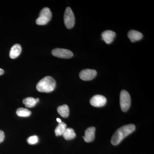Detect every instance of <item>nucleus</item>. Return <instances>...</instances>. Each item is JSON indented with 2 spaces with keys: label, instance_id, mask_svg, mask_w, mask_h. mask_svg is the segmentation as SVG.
Returning <instances> with one entry per match:
<instances>
[{
  "label": "nucleus",
  "instance_id": "obj_1",
  "mask_svg": "<svg viewBox=\"0 0 154 154\" xmlns=\"http://www.w3.org/2000/svg\"><path fill=\"white\" fill-rule=\"evenodd\" d=\"M135 128V126L132 124L126 125L119 128L111 138V143L115 146L119 144L125 138L134 131Z\"/></svg>",
  "mask_w": 154,
  "mask_h": 154
},
{
  "label": "nucleus",
  "instance_id": "obj_2",
  "mask_svg": "<svg viewBox=\"0 0 154 154\" xmlns=\"http://www.w3.org/2000/svg\"><path fill=\"white\" fill-rule=\"evenodd\" d=\"M55 80L51 76H46L40 80L36 85V89L40 92L50 93L55 89Z\"/></svg>",
  "mask_w": 154,
  "mask_h": 154
},
{
  "label": "nucleus",
  "instance_id": "obj_3",
  "mask_svg": "<svg viewBox=\"0 0 154 154\" xmlns=\"http://www.w3.org/2000/svg\"><path fill=\"white\" fill-rule=\"evenodd\" d=\"M52 17V13L49 8H45L40 11L39 17L36 19V23L39 25H46L50 21Z\"/></svg>",
  "mask_w": 154,
  "mask_h": 154
},
{
  "label": "nucleus",
  "instance_id": "obj_4",
  "mask_svg": "<svg viewBox=\"0 0 154 154\" xmlns=\"http://www.w3.org/2000/svg\"><path fill=\"white\" fill-rule=\"evenodd\" d=\"M131 100L129 93L125 90L121 91L120 94V105L121 110L126 112L131 106Z\"/></svg>",
  "mask_w": 154,
  "mask_h": 154
},
{
  "label": "nucleus",
  "instance_id": "obj_5",
  "mask_svg": "<svg viewBox=\"0 0 154 154\" xmlns=\"http://www.w3.org/2000/svg\"><path fill=\"white\" fill-rule=\"evenodd\" d=\"M64 22L66 27L68 29H71L75 25V18L74 14L72 9L68 7L66 9L64 15Z\"/></svg>",
  "mask_w": 154,
  "mask_h": 154
},
{
  "label": "nucleus",
  "instance_id": "obj_6",
  "mask_svg": "<svg viewBox=\"0 0 154 154\" xmlns=\"http://www.w3.org/2000/svg\"><path fill=\"white\" fill-rule=\"evenodd\" d=\"M52 54L56 57L61 58H70L73 56V54L71 51L60 48H56L53 50Z\"/></svg>",
  "mask_w": 154,
  "mask_h": 154
},
{
  "label": "nucleus",
  "instance_id": "obj_7",
  "mask_svg": "<svg viewBox=\"0 0 154 154\" xmlns=\"http://www.w3.org/2000/svg\"><path fill=\"white\" fill-rule=\"evenodd\" d=\"M97 75V72L95 70L85 69L80 72V79L83 81H90L93 79Z\"/></svg>",
  "mask_w": 154,
  "mask_h": 154
},
{
  "label": "nucleus",
  "instance_id": "obj_8",
  "mask_svg": "<svg viewBox=\"0 0 154 154\" xmlns=\"http://www.w3.org/2000/svg\"><path fill=\"white\" fill-rule=\"evenodd\" d=\"M107 102V99L105 96L100 95H96L93 96L90 100V103L92 106L100 107L104 106Z\"/></svg>",
  "mask_w": 154,
  "mask_h": 154
},
{
  "label": "nucleus",
  "instance_id": "obj_9",
  "mask_svg": "<svg viewBox=\"0 0 154 154\" xmlns=\"http://www.w3.org/2000/svg\"><path fill=\"white\" fill-rule=\"evenodd\" d=\"M115 36L116 33L112 30H105L102 33V39L107 44H110L113 41Z\"/></svg>",
  "mask_w": 154,
  "mask_h": 154
},
{
  "label": "nucleus",
  "instance_id": "obj_10",
  "mask_svg": "<svg viewBox=\"0 0 154 154\" xmlns=\"http://www.w3.org/2000/svg\"><path fill=\"white\" fill-rule=\"evenodd\" d=\"M96 128L94 127L88 128L85 131V136L83 137L85 141L87 143L93 141L95 139V133Z\"/></svg>",
  "mask_w": 154,
  "mask_h": 154
},
{
  "label": "nucleus",
  "instance_id": "obj_11",
  "mask_svg": "<svg viewBox=\"0 0 154 154\" xmlns=\"http://www.w3.org/2000/svg\"><path fill=\"white\" fill-rule=\"evenodd\" d=\"M128 38L132 42L140 40L143 37L142 33L135 30H131L128 34Z\"/></svg>",
  "mask_w": 154,
  "mask_h": 154
},
{
  "label": "nucleus",
  "instance_id": "obj_12",
  "mask_svg": "<svg viewBox=\"0 0 154 154\" xmlns=\"http://www.w3.org/2000/svg\"><path fill=\"white\" fill-rule=\"evenodd\" d=\"M22 51V47L19 44H16L11 48L10 57L11 59H15L18 57Z\"/></svg>",
  "mask_w": 154,
  "mask_h": 154
},
{
  "label": "nucleus",
  "instance_id": "obj_13",
  "mask_svg": "<svg viewBox=\"0 0 154 154\" xmlns=\"http://www.w3.org/2000/svg\"><path fill=\"white\" fill-rule=\"evenodd\" d=\"M39 100L38 98L35 99L33 97H28L23 99V103L26 107L32 108L36 105V103L39 102Z\"/></svg>",
  "mask_w": 154,
  "mask_h": 154
},
{
  "label": "nucleus",
  "instance_id": "obj_14",
  "mask_svg": "<svg viewBox=\"0 0 154 154\" xmlns=\"http://www.w3.org/2000/svg\"><path fill=\"white\" fill-rule=\"evenodd\" d=\"M57 110L58 113L63 117L67 118L68 117L69 114V109L67 105H63L59 106Z\"/></svg>",
  "mask_w": 154,
  "mask_h": 154
},
{
  "label": "nucleus",
  "instance_id": "obj_15",
  "mask_svg": "<svg viewBox=\"0 0 154 154\" xmlns=\"http://www.w3.org/2000/svg\"><path fill=\"white\" fill-rule=\"evenodd\" d=\"M63 136L66 140H71L75 137L76 134L72 128H66Z\"/></svg>",
  "mask_w": 154,
  "mask_h": 154
},
{
  "label": "nucleus",
  "instance_id": "obj_16",
  "mask_svg": "<svg viewBox=\"0 0 154 154\" xmlns=\"http://www.w3.org/2000/svg\"><path fill=\"white\" fill-rule=\"evenodd\" d=\"M66 128V125L63 122L59 123L55 129V133L57 136L63 135Z\"/></svg>",
  "mask_w": 154,
  "mask_h": 154
},
{
  "label": "nucleus",
  "instance_id": "obj_17",
  "mask_svg": "<svg viewBox=\"0 0 154 154\" xmlns=\"http://www.w3.org/2000/svg\"><path fill=\"white\" fill-rule=\"evenodd\" d=\"M17 115L21 117H28L31 114V111L27 108L20 107L17 110Z\"/></svg>",
  "mask_w": 154,
  "mask_h": 154
},
{
  "label": "nucleus",
  "instance_id": "obj_18",
  "mask_svg": "<svg viewBox=\"0 0 154 154\" xmlns=\"http://www.w3.org/2000/svg\"><path fill=\"white\" fill-rule=\"evenodd\" d=\"M38 141V138L37 136L34 135L30 137L27 139V142L30 145L35 144L37 143Z\"/></svg>",
  "mask_w": 154,
  "mask_h": 154
},
{
  "label": "nucleus",
  "instance_id": "obj_19",
  "mask_svg": "<svg viewBox=\"0 0 154 154\" xmlns=\"http://www.w3.org/2000/svg\"><path fill=\"white\" fill-rule=\"evenodd\" d=\"M5 137V133L2 131L0 130V143L4 141Z\"/></svg>",
  "mask_w": 154,
  "mask_h": 154
},
{
  "label": "nucleus",
  "instance_id": "obj_20",
  "mask_svg": "<svg viewBox=\"0 0 154 154\" xmlns=\"http://www.w3.org/2000/svg\"><path fill=\"white\" fill-rule=\"evenodd\" d=\"M4 73V71L3 69H0V75H2Z\"/></svg>",
  "mask_w": 154,
  "mask_h": 154
},
{
  "label": "nucleus",
  "instance_id": "obj_21",
  "mask_svg": "<svg viewBox=\"0 0 154 154\" xmlns=\"http://www.w3.org/2000/svg\"><path fill=\"white\" fill-rule=\"evenodd\" d=\"M57 122H59V123H60L61 122H62L61 120L59 118L57 119Z\"/></svg>",
  "mask_w": 154,
  "mask_h": 154
}]
</instances>
